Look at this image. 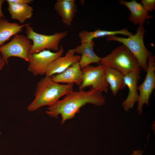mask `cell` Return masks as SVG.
<instances>
[{
	"instance_id": "19",
	"label": "cell",
	"mask_w": 155,
	"mask_h": 155,
	"mask_svg": "<svg viewBox=\"0 0 155 155\" xmlns=\"http://www.w3.org/2000/svg\"><path fill=\"white\" fill-rule=\"evenodd\" d=\"M121 34L127 36L128 37L133 34L127 29L124 28L120 30L108 31L100 30L98 29L93 31H88L83 30L79 34V36L81 43L88 42L93 40L94 38L105 36L116 35Z\"/></svg>"
},
{
	"instance_id": "22",
	"label": "cell",
	"mask_w": 155,
	"mask_h": 155,
	"mask_svg": "<svg viewBox=\"0 0 155 155\" xmlns=\"http://www.w3.org/2000/svg\"><path fill=\"white\" fill-rule=\"evenodd\" d=\"M4 1V0H0V19L5 18V17L2 10V5Z\"/></svg>"
},
{
	"instance_id": "21",
	"label": "cell",
	"mask_w": 155,
	"mask_h": 155,
	"mask_svg": "<svg viewBox=\"0 0 155 155\" xmlns=\"http://www.w3.org/2000/svg\"><path fill=\"white\" fill-rule=\"evenodd\" d=\"M6 1L21 4H28L33 2L32 0H7Z\"/></svg>"
},
{
	"instance_id": "4",
	"label": "cell",
	"mask_w": 155,
	"mask_h": 155,
	"mask_svg": "<svg viewBox=\"0 0 155 155\" xmlns=\"http://www.w3.org/2000/svg\"><path fill=\"white\" fill-rule=\"evenodd\" d=\"M145 32L143 26H139L136 33L128 38L111 35L107 36L106 39L108 41H115L122 43L136 58L141 69L146 72L148 59L152 55L144 44V36Z\"/></svg>"
},
{
	"instance_id": "20",
	"label": "cell",
	"mask_w": 155,
	"mask_h": 155,
	"mask_svg": "<svg viewBox=\"0 0 155 155\" xmlns=\"http://www.w3.org/2000/svg\"><path fill=\"white\" fill-rule=\"evenodd\" d=\"M141 4L148 12L153 10L155 9V0H142Z\"/></svg>"
},
{
	"instance_id": "12",
	"label": "cell",
	"mask_w": 155,
	"mask_h": 155,
	"mask_svg": "<svg viewBox=\"0 0 155 155\" xmlns=\"http://www.w3.org/2000/svg\"><path fill=\"white\" fill-rule=\"evenodd\" d=\"M56 82L66 84H74L80 86L83 80L82 68L79 62L72 64L62 72L51 77Z\"/></svg>"
},
{
	"instance_id": "24",
	"label": "cell",
	"mask_w": 155,
	"mask_h": 155,
	"mask_svg": "<svg viewBox=\"0 0 155 155\" xmlns=\"http://www.w3.org/2000/svg\"><path fill=\"white\" fill-rule=\"evenodd\" d=\"M143 153V151L137 149L136 151H133V153L131 155H142Z\"/></svg>"
},
{
	"instance_id": "16",
	"label": "cell",
	"mask_w": 155,
	"mask_h": 155,
	"mask_svg": "<svg viewBox=\"0 0 155 155\" xmlns=\"http://www.w3.org/2000/svg\"><path fill=\"white\" fill-rule=\"evenodd\" d=\"M104 74L106 81L110 86L112 94L116 96L119 90L126 86L124 81V75L117 70L106 66H105Z\"/></svg>"
},
{
	"instance_id": "3",
	"label": "cell",
	"mask_w": 155,
	"mask_h": 155,
	"mask_svg": "<svg viewBox=\"0 0 155 155\" xmlns=\"http://www.w3.org/2000/svg\"><path fill=\"white\" fill-rule=\"evenodd\" d=\"M100 64L114 69L124 75L141 69L136 58L123 44L115 49L105 57H101Z\"/></svg>"
},
{
	"instance_id": "2",
	"label": "cell",
	"mask_w": 155,
	"mask_h": 155,
	"mask_svg": "<svg viewBox=\"0 0 155 155\" xmlns=\"http://www.w3.org/2000/svg\"><path fill=\"white\" fill-rule=\"evenodd\" d=\"M74 84H60L51 77L46 76L37 84L35 97L27 108L30 112L45 105L55 104L62 96L73 91Z\"/></svg>"
},
{
	"instance_id": "15",
	"label": "cell",
	"mask_w": 155,
	"mask_h": 155,
	"mask_svg": "<svg viewBox=\"0 0 155 155\" xmlns=\"http://www.w3.org/2000/svg\"><path fill=\"white\" fill-rule=\"evenodd\" d=\"M54 9L65 24L68 26L71 24L77 12L75 0H57Z\"/></svg>"
},
{
	"instance_id": "23",
	"label": "cell",
	"mask_w": 155,
	"mask_h": 155,
	"mask_svg": "<svg viewBox=\"0 0 155 155\" xmlns=\"http://www.w3.org/2000/svg\"><path fill=\"white\" fill-rule=\"evenodd\" d=\"M6 63L2 56L0 55V71L3 68Z\"/></svg>"
},
{
	"instance_id": "8",
	"label": "cell",
	"mask_w": 155,
	"mask_h": 155,
	"mask_svg": "<svg viewBox=\"0 0 155 155\" xmlns=\"http://www.w3.org/2000/svg\"><path fill=\"white\" fill-rule=\"evenodd\" d=\"M63 52V48L60 46L57 52H53L45 50L38 53H30L28 71L34 76L45 75L49 65L55 59L62 56Z\"/></svg>"
},
{
	"instance_id": "13",
	"label": "cell",
	"mask_w": 155,
	"mask_h": 155,
	"mask_svg": "<svg viewBox=\"0 0 155 155\" xmlns=\"http://www.w3.org/2000/svg\"><path fill=\"white\" fill-rule=\"evenodd\" d=\"M119 2L120 5L125 6L129 9L130 14L129 20L134 24L143 26L146 20L151 19L153 17L152 16L148 14V12L144 9L141 3L135 0L130 1L121 0Z\"/></svg>"
},
{
	"instance_id": "7",
	"label": "cell",
	"mask_w": 155,
	"mask_h": 155,
	"mask_svg": "<svg viewBox=\"0 0 155 155\" xmlns=\"http://www.w3.org/2000/svg\"><path fill=\"white\" fill-rule=\"evenodd\" d=\"M105 66L100 64L96 66L89 65L82 69V82L79 87V90H84L88 87L102 93L107 92L108 85L105 78Z\"/></svg>"
},
{
	"instance_id": "9",
	"label": "cell",
	"mask_w": 155,
	"mask_h": 155,
	"mask_svg": "<svg viewBox=\"0 0 155 155\" xmlns=\"http://www.w3.org/2000/svg\"><path fill=\"white\" fill-rule=\"evenodd\" d=\"M155 57L152 55L148 58L145 78L142 84L137 87L139 91L137 109L140 115L142 113L144 104L149 105L150 96L155 88Z\"/></svg>"
},
{
	"instance_id": "5",
	"label": "cell",
	"mask_w": 155,
	"mask_h": 155,
	"mask_svg": "<svg viewBox=\"0 0 155 155\" xmlns=\"http://www.w3.org/2000/svg\"><path fill=\"white\" fill-rule=\"evenodd\" d=\"M26 28V36L33 42L30 53H38L45 50L58 51L60 42L67 34V32L65 31L46 35L35 32L33 28L30 26V24Z\"/></svg>"
},
{
	"instance_id": "17",
	"label": "cell",
	"mask_w": 155,
	"mask_h": 155,
	"mask_svg": "<svg viewBox=\"0 0 155 155\" xmlns=\"http://www.w3.org/2000/svg\"><path fill=\"white\" fill-rule=\"evenodd\" d=\"M30 23L20 24L11 23L5 18L0 19V46L13 35L22 31L23 28Z\"/></svg>"
},
{
	"instance_id": "14",
	"label": "cell",
	"mask_w": 155,
	"mask_h": 155,
	"mask_svg": "<svg viewBox=\"0 0 155 155\" xmlns=\"http://www.w3.org/2000/svg\"><path fill=\"white\" fill-rule=\"evenodd\" d=\"M94 40L81 43L80 45L74 49L75 53L81 55L79 62L82 69L92 63H100L101 57L98 56L94 51Z\"/></svg>"
},
{
	"instance_id": "10",
	"label": "cell",
	"mask_w": 155,
	"mask_h": 155,
	"mask_svg": "<svg viewBox=\"0 0 155 155\" xmlns=\"http://www.w3.org/2000/svg\"><path fill=\"white\" fill-rule=\"evenodd\" d=\"M141 70H136L124 75L125 83L129 89L126 99L122 103L123 109L126 112L132 108L137 102L139 94L137 92V83L140 78Z\"/></svg>"
},
{
	"instance_id": "6",
	"label": "cell",
	"mask_w": 155,
	"mask_h": 155,
	"mask_svg": "<svg viewBox=\"0 0 155 155\" xmlns=\"http://www.w3.org/2000/svg\"><path fill=\"white\" fill-rule=\"evenodd\" d=\"M26 36L17 34L8 43L0 46V52L6 64L11 57H18L29 62L30 52L32 46Z\"/></svg>"
},
{
	"instance_id": "18",
	"label": "cell",
	"mask_w": 155,
	"mask_h": 155,
	"mask_svg": "<svg viewBox=\"0 0 155 155\" xmlns=\"http://www.w3.org/2000/svg\"><path fill=\"white\" fill-rule=\"evenodd\" d=\"M7 2L8 5L7 9L12 19L18 20L22 24L32 17L33 9L28 4Z\"/></svg>"
},
{
	"instance_id": "11",
	"label": "cell",
	"mask_w": 155,
	"mask_h": 155,
	"mask_svg": "<svg viewBox=\"0 0 155 155\" xmlns=\"http://www.w3.org/2000/svg\"><path fill=\"white\" fill-rule=\"evenodd\" d=\"M75 53L74 49H70L65 56L59 57L53 61L48 66L45 75L51 77L55 74L60 73L73 64L79 62L81 56Z\"/></svg>"
},
{
	"instance_id": "1",
	"label": "cell",
	"mask_w": 155,
	"mask_h": 155,
	"mask_svg": "<svg viewBox=\"0 0 155 155\" xmlns=\"http://www.w3.org/2000/svg\"><path fill=\"white\" fill-rule=\"evenodd\" d=\"M105 99L101 92L92 88L87 91H73L66 95L63 99L49 107L46 113L50 116L56 118L61 115L62 125L67 120L74 117L83 106L87 104L102 106L105 103Z\"/></svg>"
}]
</instances>
